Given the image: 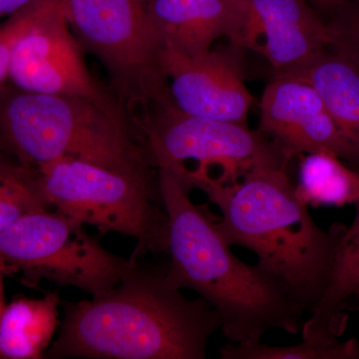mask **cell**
Segmentation results:
<instances>
[{"label":"cell","instance_id":"obj_1","mask_svg":"<svg viewBox=\"0 0 359 359\" xmlns=\"http://www.w3.org/2000/svg\"><path fill=\"white\" fill-rule=\"evenodd\" d=\"M61 306L65 320L48 358L205 359L222 327L205 299L169 282L166 268L137 263L109 292Z\"/></svg>","mask_w":359,"mask_h":359},{"label":"cell","instance_id":"obj_2","mask_svg":"<svg viewBox=\"0 0 359 359\" xmlns=\"http://www.w3.org/2000/svg\"><path fill=\"white\" fill-rule=\"evenodd\" d=\"M158 179L169 224V282L193 290L217 311L226 342L259 341L271 330L299 334L306 309L257 264L235 256L215 217L191 200L190 190L176 174L159 168Z\"/></svg>","mask_w":359,"mask_h":359},{"label":"cell","instance_id":"obj_3","mask_svg":"<svg viewBox=\"0 0 359 359\" xmlns=\"http://www.w3.org/2000/svg\"><path fill=\"white\" fill-rule=\"evenodd\" d=\"M289 166L257 165L237 181L199 190L218 208L217 229L231 247L256 255L259 269L297 304L311 311L327 289L346 224L320 228L294 194Z\"/></svg>","mask_w":359,"mask_h":359},{"label":"cell","instance_id":"obj_4","mask_svg":"<svg viewBox=\"0 0 359 359\" xmlns=\"http://www.w3.org/2000/svg\"><path fill=\"white\" fill-rule=\"evenodd\" d=\"M0 146L37 168L75 158L147 181H158L140 130L126 112L79 97L0 86Z\"/></svg>","mask_w":359,"mask_h":359},{"label":"cell","instance_id":"obj_5","mask_svg":"<svg viewBox=\"0 0 359 359\" xmlns=\"http://www.w3.org/2000/svg\"><path fill=\"white\" fill-rule=\"evenodd\" d=\"M65 11L80 48L102 65L135 124L171 102L147 0H65Z\"/></svg>","mask_w":359,"mask_h":359},{"label":"cell","instance_id":"obj_6","mask_svg":"<svg viewBox=\"0 0 359 359\" xmlns=\"http://www.w3.org/2000/svg\"><path fill=\"white\" fill-rule=\"evenodd\" d=\"M45 200L56 211L101 233L136 240L131 263L147 252H167L168 217L157 182L147 181L75 158L37 167Z\"/></svg>","mask_w":359,"mask_h":359},{"label":"cell","instance_id":"obj_7","mask_svg":"<svg viewBox=\"0 0 359 359\" xmlns=\"http://www.w3.org/2000/svg\"><path fill=\"white\" fill-rule=\"evenodd\" d=\"M156 169L165 168L184 185L237 181L257 165L290 162L248 125L188 115L170 102L137 123Z\"/></svg>","mask_w":359,"mask_h":359},{"label":"cell","instance_id":"obj_8","mask_svg":"<svg viewBox=\"0 0 359 359\" xmlns=\"http://www.w3.org/2000/svg\"><path fill=\"white\" fill-rule=\"evenodd\" d=\"M136 263L116 256L90 236L84 224L63 212L41 210L25 215L0 233V266L91 297L119 283Z\"/></svg>","mask_w":359,"mask_h":359},{"label":"cell","instance_id":"obj_9","mask_svg":"<svg viewBox=\"0 0 359 359\" xmlns=\"http://www.w3.org/2000/svg\"><path fill=\"white\" fill-rule=\"evenodd\" d=\"M7 81L25 91L79 97L127 113L87 68L66 18L65 0H51L14 45Z\"/></svg>","mask_w":359,"mask_h":359},{"label":"cell","instance_id":"obj_10","mask_svg":"<svg viewBox=\"0 0 359 359\" xmlns=\"http://www.w3.org/2000/svg\"><path fill=\"white\" fill-rule=\"evenodd\" d=\"M292 162L330 153L359 170V155L344 138L316 88L299 75H280L264 90L259 130Z\"/></svg>","mask_w":359,"mask_h":359},{"label":"cell","instance_id":"obj_11","mask_svg":"<svg viewBox=\"0 0 359 359\" xmlns=\"http://www.w3.org/2000/svg\"><path fill=\"white\" fill-rule=\"evenodd\" d=\"M240 47L211 48L197 55L163 50L170 99L185 114L248 125L252 98L245 84Z\"/></svg>","mask_w":359,"mask_h":359},{"label":"cell","instance_id":"obj_12","mask_svg":"<svg viewBox=\"0 0 359 359\" xmlns=\"http://www.w3.org/2000/svg\"><path fill=\"white\" fill-rule=\"evenodd\" d=\"M330 45L327 21L308 0H249L243 48L264 56L273 76L301 72Z\"/></svg>","mask_w":359,"mask_h":359},{"label":"cell","instance_id":"obj_13","mask_svg":"<svg viewBox=\"0 0 359 359\" xmlns=\"http://www.w3.org/2000/svg\"><path fill=\"white\" fill-rule=\"evenodd\" d=\"M163 50L197 55L226 37L243 48L249 0H147Z\"/></svg>","mask_w":359,"mask_h":359},{"label":"cell","instance_id":"obj_14","mask_svg":"<svg viewBox=\"0 0 359 359\" xmlns=\"http://www.w3.org/2000/svg\"><path fill=\"white\" fill-rule=\"evenodd\" d=\"M354 205L355 217L335 250L327 289L302 323V339H339L348 314L359 311V202Z\"/></svg>","mask_w":359,"mask_h":359},{"label":"cell","instance_id":"obj_15","mask_svg":"<svg viewBox=\"0 0 359 359\" xmlns=\"http://www.w3.org/2000/svg\"><path fill=\"white\" fill-rule=\"evenodd\" d=\"M61 302L57 292H48L6 304L0 316V358H43L57 330Z\"/></svg>","mask_w":359,"mask_h":359},{"label":"cell","instance_id":"obj_16","mask_svg":"<svg viewBox=\"0 0 359 359\" xmlns=\"http://www.w3.org/2000/svg\"><path fill=\"white\" fill-rule=\"evenodd\" d=\"M294 75L313 85L340 132L359 155L358 68L330 46Z\"/></svg>","mask_w":359,"mask_h":359},{"label":"cell","instance_id":"obj_17","mask_svg":"<svg viewBox=\"0 0 359 359\" xmlns=\"http://www.w3.org/2000/svg\"><path fill=\"white\" fill-rule=\"evenodd\" d=\"M294 194L309 208L344 207L359 202V170L334 154L299 156Z\"/></svg>","mask_w":359,"mask_h":359},{"label":"cell","instance_id":"obj_18","mask_svg":"<svg viewBox=\"0 0 359 359\" xmlns=\"http://www.w3.org/2000/svg\"><path fill=\"white\" fill-rule=\"evenodd\" d=\"M221 359H359V344L355 339H302L294 346H275L262 344H233L226 342L219 349Z\"/></svg>","mask_w":359,"mask_h":359},{"label":"cell","instance_id":"obj_19","mask_svg":"<svg viewBox=\"0 0 359 359\" xmlns=\"http://www.w3.org/2000/svg\"><path fill=\"white\" fill-rule=\"evenodd\" d=\"M49 208L36 168L16 160L0 165V233L25 215Z\"/></svg>","mask_w":359,"mask_h":359},{"label":"cell","instance_id":"obj_20","mask_svg":"<svg viewBox=\"0 0 359 359\" xmlns=\"http://www.w3.org/2000/svg\"><path fill=\"white\" fill-rule=\"evenodd\" d=\"M332 49L359 69V0H346L327 21Z\"/></svg>","mask_w":359,"mask_h":359},{"label":"cell","instance_id":"obj_21","mask_svg":"<svg viewBox=\"0 0 359 359\" xmlns=\"http://www.w3.org/2000/svg\"><path fill=\"white\" fill-rule=\"evenodd\" d=\"M51 0H35L0 23V86L8 80L14 45L46 11Z\"/></svg>","mask_w":359,"mask_h":359},{"label":"cell","instance_id":"obj_22","mask_svg":"<svg viewBox=\"0 0 359 359\" xmlns=\"http://www.w3.org/2000/svg\"><path fill=\"white\" fill-rule=\"evenodd\" d=\"M35 0H0V20L8 18Z\"/></svg>","mask_w":359,"mask_h":359},{"label":"cell","instance_id":"obj_23","mask_svg":"<svg viewBox=\"0 0 359 359\" xmlns=\"http://www.w3.org/2000/svg\"><path fill=\"white\" fill-rule=\"evenodd\" d=\"M308 1L318 6V8L332 14L339 7L341 6L346 0H308Z\"/></svg>","mask_w":359,"mask_h":359},{"label":"cell","instance_id":"obj_24","mask_svg":"<svg viewBox=\"0 0 359 359\" xmlns=\"http://www.w3.org/2000/svg\"><path fill=\"white\" fill-rule=\"evenodd\" d=\"M4 273L6 271L0 266V316L6 306V299H4Z\"/></svg>","mask_w":359,"mask_h":359},{"label":"cell","instance_id":"obj_25","mask_svg":"<svg viewBox=\"0 0 359 359\" xmlns=\"http://www.w3.org/2000/svg\"><path fill=\"white\" fill-rule=\"evenodd\" d=\"M13 160V158L7 154L6 151L4 150V148L0 146V165L6 164V163Z\"/></svg>","mask_w":359,"mask_h":359}]
</instances>
